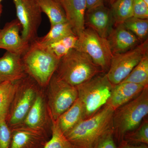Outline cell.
Here are the masks:
<instances>
[{
  "label": "cell",
  "instance_id": "6da1fadb",
  "mask_svg": "<svg viewBox=\"0 0 148 148\" xmlns=\"http://www.w3.org/2000/svg\"><path fill=\"white\" fill-rule=\"evenodd\" d=\"M114 111L107 104L92 116L79 122L65 136L77 148H94L103 136L112 131Z\"/></svg>",
  "mask_w": 148,
  "mask_h": 148
},
{
  "label": "cell",
  "instance_id": "7a4b0ae2",
  "mask_svg": "<svg viewBox=\"0 0 148 148\" xmlns=\"http://www.w3.org/2000/svg\"><path fill=\"white\" fill-rule=\"evenodd\" d=\"M21 60L27 75L40 87L45 88L48 86L55 73L60 59L47 47L34 41L21 56Z\"/></svg>",
  "mask_w": 148,
  "mask_h": 148
},
{
  "label": "cell",
  "instance_id": "3957f363",
  "mask_svg": "<svg viewBox=\"0 0 148 148\" xmlns=\"http://www.w3.org/2000/svg\"><path fill=\"white\" fill-rule=\"evenodd\" d=\"M103 72L86 53L73 49L60 59L55 74L76 87Z\"/></svg>",
  "mask_w": 148,
  "mask_h": 148
},
{
  "label": "cell",
  "instance_id": "277c9868",
  "mask_svg": "<svg viewBox=\"0 0 148 148\" xmlns=\"http://www.w3.org/2000/svg\"><path fill=\"white\" fill-rule=\"evenodd\" d=\"M148 114V86L138 96L114 111L112 118L114 137L118 143L127 132L138 128Z\"/></svg>",
  "mask_w": 148,
  "mask_h": 148
},
{
  "label": "cell",
  "instance_id": "5b68a950",
  "mask_svg": "<svg viewBox=\"0 0 148 148\" xmlns=\"http://www.w3.org/2000/svg\"><path fill=\"white\" fill-rule=\"evenodd\" d=\"M113 86L104 72L76 86L78 98L83 107L84 119L92 116L108 104Z\"/></svg>",
  "mask_w": 148,
  "mask_h": 148
},
{
  "label": "cell",
  "instance_id": "8992f818",
  "mask_svg": "<svg viewBox=\"0 0 148 148\" xmlns=\"http://www.w3.org/2000/svg\"><path fill=\"white\" fill-rule=\"evenodd\" d=\"M40 88L28 76L18 81L16 92L6 119L10 128L22 123Z\"/></svg>",
  "mask_w": 148,
  "mask_h": 148
},
{
  "label": "cell",
  "instance_id": "52a82bcc",
  "mask_svg": "<svg viewBox=\"0 0 148 148\" xmlns=\"http://www.w3.org/2000/svg\"><path fill=\"white\" fill-rule=\"evenodd\" d=\"M75 49L89 56L104 73L108 71L113 55L107 38L90 28H85L78 38Z\"/></svg>",
  "mask_w": 148,
  "mask_h": 148
},
{
  "label": "cell",
  "instance_id": "ba28073f",
  "mask_svg": "<svg viewBox=\"0 0 148 148\" xmlns=\"http://www.w3.org/2000/svg\"><path fill=\"white\" fill-rule=\"evenodd\" d=\"M78 97L76 87L59 78L55 74L48 86L47 106L50 118L56 120Z\"/></svg>",
  "mask_w": 148,
  "mask_h": 148
},
{
  "label": "cell",
  "instance_id": "9c48e42d",
  "mask_svg": "<svg viewBox=\"0 0 148 148\" xmlns=\"http://www.w3.org/2000/svg\"><path fill=\"white\" fill-rule=\"evenodd\" d=\"M148 55V41L147 39L137 47L126 52L113 56L107 76L113 85L124 80L135 66Z\"/></svg>",
  "mask_w": 148,
  "mask_h": 148
},
{
  "label": "cell",
  "instance_id": "30bf717a",
  "mask_svg": "<svg viewBox=\"0 0 148 148\" xmlns=\"http://www.w3.org/2000/svg\"><path fill=\"white\" fill-rule=\"evenodd\" d=\"M16 16L21 24V36L30 44L37 39L42 20V13L37 0H13Z\"/></svg>",
  "mask_w": 148,
  "mask_h": 148
},
{
  "label": "cell",
  "instance_id": "8fae6325",
  "mask_svg": "<svg viewBox=\"0 0 148 148\" xmlns=\"http://www.w3.org/2000/svg\"><path fill=\"white\" fill-rule=\"evenodd\" d=\"M19 125L44 132L49 126H51V119L42 90L38 92L27 116Z\"/></svg>",
  "mask_w": 148,
  "mask_h": 148
},
{
  "label": "cell",
  "instance_id": "7c38bea8",
  "mask_svg": "<svg viewBox=\"0 0 148 148\" xmlns=\"http://www.w3.org/2000/svg\"><path fill=\"white\" fill-rule=\"evenodd\" d=\"M21 24L16 19L6 23L0 29V49L22 56L30 44L22 39L19 34Z\"/></svg>",
  "mask_w": 148,
  "mask_h": 148
},
{
  "label": "cell",
  "instance_id": "4fadbf2b",
  "mask_svg": "<svg viewBox=\"0 0 148 148\" xmlns=\"http://www.w3.org/2000/svg\"><path fill=\"white\" fill-rule=\"evenodd\" d=\"M114 24L110 9L105 5L86 12L85 24L103 38H107Z\"/></svg>",
  "mask_w": 148,
  "mask_h": 148
},
{
  "label": "cell",
  "instance_id": "5bb4252c",
  "mask_svg": "<svg viewBox=\"0 0 148 148\" xmlns=\"http://www.w3.org/2000/svg\"><path fill=\"white\" fill-rule=\"evenodd\" d=\"M107 39L113 55L124 53L141 43L140 40L123 24L115 25Z\"/></svg>",
  "mask_w": 148,
  "mask_h": 148
},
{
  "label": "cell",
  "instance_id": "9a60e30c",
  "mask_svg": "<svg viewBox=\"0 0 148 148\" xmlns=\"http://www.w3.org/2000/svg\"><path fill=\"white\" fill-rule=\"evenodd\" d=\"M64 9L67 22L77 36L85 29V16L86 10V0H58Z\"/></svg>",
  "mask_w": 148,
  "mask_h": 148
},
{
  "label": "cell",
  "instance_id": "2e32d148",
  "mask_svg": "<svg viewBox=\"0 0 148 148\" xmlns=\"http://www.w3.org/2000/svg\"><path fill=\"white\" fill-rule=\"evenodd\" d=\"M27 76L21 55L6 51L0 57V82L18 81Z\"/></svg>",
  "mask_w": 148,
  "mask_h": 148
},
{
  "label": "cell",
  "instance_id": "e0dca14e",
  "mask_svg": "<svg viewBox=\"0 0 148 148\" xmlns=\"http://www.w3.org/2000/svg\"><path fill=\"white\" fill-rule=\"evenodd\" d=\"M11 129L12 139L10 148H37L45 144V132L21 125Z\"/></svg>",
  "mask_w": 148,
  "mask_h": 148
},
{
  "label": "cell",
  "instance_id": "ac0fdd59",
  "mask_svg": "<svg viewBox=\"0 0 148 148\" xmlns=\"http://www.w3.org/2000/svg\"><path fill=\"white\" fill-rule=\"evenodd\" d=\"M145 87L141 85L128 82H122L114 85L107 104L115 110L138 96Z\"/></svg>",
  "mask_w": 148,
  "mask_h": 148
},
{
  "label": "cell",
  "instance_id": "d6986e66",
  "mask_svg": "<svg viewBox=\"0 0 148 148\" xmlns=\"http://www.w3.org/2000/svg\"><path fill=\"white\" fill-rule=\"evenodd\" d=\"M83 119V107L78 98L72 106L59 117L57 121L60 129L65 135Z\"/></svg>",
  "mask_w": 148,
  "mask_h": 148
},
{
  "label": "cell",
  "instance_id": "ffe728a7",
  "mask_svg": "<svg viewBox=\"0 0 148 148\" xmlns=\"http://www.w3.org/2000/svg\"><path fill=\"white\" fill-rule=\"evenodd\" d=\"M42 12L48 17L51 26L67 22L65 12L58 0H37Z\"/></svg>",
  "mask_w": 148,
  "mask_h": 148
},
{
  "label": "cell",
  "instance_id": "44dd1931",
  "mask_svg": "<svg viewBox=\"0 0 148 148\" xmlns=\"http://www.w3.org/2000/svg\"><path fill=\"white\" fill-rule=\"evenodd\" d=\"M18 82V81L0 82V120L6 119Z\"/></svg>",
  "mask_w": 148,
  "mask_h": 148
},
{
  "label": "cell",
  "instance_id": "7402d4cb",
  "mask_svg": "<svg viewBox=\"0 0 148 148\" xmlns=\"http://www.w3.org/2000/svg\"><path fill=\"white\" fill-rule=\"evenodd\" d=\"M75 34L68 22L51 26L47 34L42 37L37 38L35 41L41 45L46 46L69 35Z\"/></svg>",
  "mask_w": 148,
  "mask_h": 148
},
{
  "label": "cell",
  "instance_id": "603a6c76",
  "mask_svg": "<svg viewBox=\"0 0 148 148\" xmlns=\"http://www.w3.org/2000/svg\"><path fill=\"white\" fill-rule=\"evenodd\" d=\"M133 0H115L111 5L110 10L115 25L123 24L133 17Z\"/></svg>",
  "mask_w": 148,
  "mask_h": 148
},
{
  "label": "cell",
  "instance_id": "cb8c5ba5",
  "mask_svg": "<svg viewBox=\"0 0 148 148\" xmlns=\"http://www.w3.org/2000/svg\"><path fill=\"white\" fill-rule=\"evenodd\" d=\"M51 119V137L43 148H77L68 140L58 126L57 120Z\"/></svg>",
  "mask_w": 148,
  "mask_h": 148
},
{
  "label": "cell",
  "instance_id": "d4e9b609",
  "mask_svg": "<svg viewBox=\"0 0 148 148\" xmlns=\"http://www.w3.org/2000/svg\"><path fill=\"white\" fill-rule=\"evenodd\" d=\"M122 82L133 83L144 86H148V55L142 59Z\"/></svg>",
  "mask_w": 148,
  "mask_h": 148
},
{
  "label": "cell",
  "instance_id": "484cf974",
  "mask_svg": "<svg viewBox=\"0 0 148 148\" xmlns=\"http://www.w3.org/2000/svg\"><path fill=\"white\" fill-rule=\"evenodd\" d=\"M78 37L75 34L69 35L49 45L47 47L59 59L75 49Z\"/></svg>",
  "mask_w": 148,
  "mask_h": 148
},
{
  "label": "cell",
  "instance_id": "4316f807",
  "mask_svg": "<svg viewBox=\"0 0 148 148\" xmlns=\"http://www.w3.org/2000/svg\"><path fill=\"white\" fill-rule=\"evenodd\" d=\"M124 27L140 40L144 42L147 37L148 19L132 17L124 21L123 24Z\"/></svg>",
  "mask_w": 148,
  "mask_h": 148
},
{
  "label": "cell",
  "instance_id": "83f0119b",
  "mask_svg": "<svg viewBox=\"0 0 148 148\" xmlns=\"http://www.w3.org/2000/svg\"><path fill=\"white\" fill-rule=\"evenodd\" d=\"M122 140L132 145L146 144L148 145V119L145 120L142 122L138 128L126 133Z\"/></svg>",
  "mask_w": 148,
  "mask_h": 148
},
{
  "label": "cell",
  "instance_id": "f1b7e54d",
  "mask_svg": "<svg viewBox=\"0 0 148 148\" xmlns=\"http://www.w3.org/2000/svg\"><path fill=\"white\" fill-rule=\"evenodd\" d=\"M12 139L11 129L5 119L0 120V148H10Z\"/></svg>",
  "mask_w": 148,
  "mask_h": 148
},
{
  "label": "cell",
  "instance_id": "f546056e",
  "mask_svg": "<svg viewBox=\"0 0 148 148\" xmlns=\"http://www.w3.org/2000/svg\"><path fill=\"white\" fill-rule=\"evenodd\" d=\"M133 16L148 19V5L142 0H133Z\"/></svg>",
  "mask_w": 148,
  "mask_h": 148
},
{
  "label": "cell",
  "instance_id": "4dcf8cb0",
  "mask_svg": "<svg viewBox=\"0 0 148 148\" xmlns=\"http://www.w3.org/2000/svg\"><path fill=\"white\" fill-rule=\"evenodd\" d=\"M114 138L113 131H111L103 136L94 148H117Z\"/></svg>",
  "mask_w": 148,
  "mask_h": 148
},
{
  "label": "cell",
  "instance_id": "1f68e13d",
  "mask_svg": "<svg viewBox=\"0 0 148 148\" xmlns=\"http://www.w3.org/2000/svg\"><path fill=\"white\" fill-rule=\"evenodd\" d=\"M86 11L104 5L103 0H86Z\"/></svg>",
  "mask_w": 148,
  "mask_h": 148
},
{
  "label": "cell",
  "instance_id": "d6a6232c",
  "mask_svg": "<svg viewBox=\"0 0 148 148\" xmlns=\"http://www.w3.org/2000/svg\"><path fill=\"white\" fill-rule=\"evenodd\" d=\"M119 148H148V145L146 144L132 145L126 143L122 140L120 143Z\"/></svg>",
  "mask_w": 148,
  "mask_h": 148
},
{
  "label": "cell",
  "instance_id": "836d02e7",
  "mask_svg": "<svg viewBox=\"0 0 148 148\" xmlns=\"http://www.w3.org/2000/svg\"><path fill=\"white\" fill-rule=\"evenodd\" d=\"M115 0H103V1H106V2H108V3L110 4V5H112L114 2V1Z\"/></svg>",
  "mask_w": 148,
  "mask_h": 148
},
{
  "label": "cell",
  "instance_id": "e575fe53",
  "mask_svg": "<svg viewBox=\"0 0 148 148\" xmlns=\"http://www.w3.org/2000/svg\"><path fill=\"white\" fill-rule=\"evenodd\" d=\"M2 12V5H1L0 4V16H1V13Z\"/></svg>",
  "mask_w": 148,
  "mask_h": 148
},
{
  "label": "cell",
  "instance_id": "d590c367",
  "mask_svg": "<svg viewBox=\"0 0 148 148\" xmlns=\"http://www.w3.org/2000/svg\"><path fill=\"white\" fill-rule=\"evenodd\" d=\"M142 1H143L145 3L148 5V0H142Z\"/></svg>",
  "mask_w": 148,
  "mask_h": 148
},
{
  "label": "cell",
  "instance_id": "8d00e7d4",
  "mask_svg": "<svg viewBox=\"0 0 148 148\" xmlns=\"http://www.w3.org/2000/svg\"><path fill=\"white\" fill-rule=\"evenodd\" d=\"M2 1V0H0V4H1V2Z\"/></svg>",
  "mask_w": 148,
  "mask_h": 148
}]
</instances>
